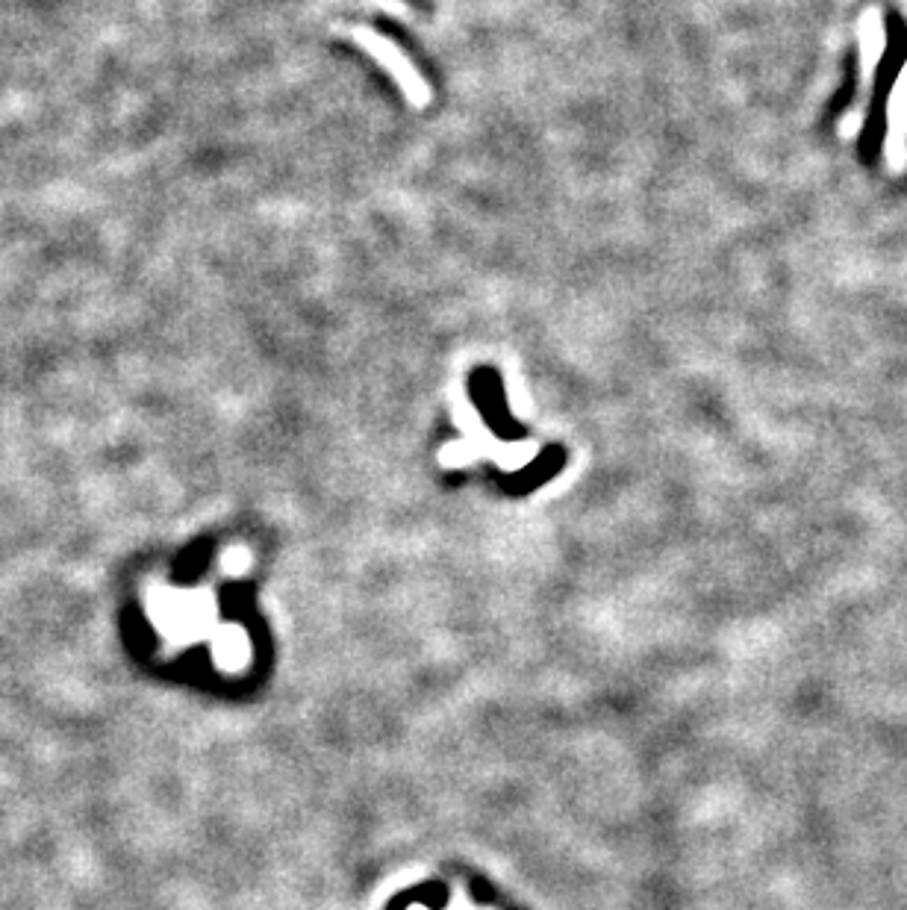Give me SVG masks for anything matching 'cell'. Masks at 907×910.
Wrapping results in <instances>:
<instances>
[{
	"label": "cell",
	"instance_id": "obj_2",
	"mask_svg": "<svg viewBox=\"0 0 907 910\" xmlns=\"http://www.w3.org/2000/svg\"><path fill=\"white\" fill-rule=\"evenodd\" d=\"M907 68L902 71L893 98H890V139H887V160L899 171L907 165Z\"/></svg>",
	"mask_w": 907,
	"mask_h": 910
},
{
	"label": "cell",
	"instance_id": "obj_6",
	"mask_svg": "<svg viewBox=\"0 0 907 910\" xmlns=\"http://www.w3.org/2000/svg\"><path fill=\"white\" fill-rule=\"evenodd\" d=\"M486 454H489V451L481 448L478 442H472V439H460V442H448V445L439 451V460H442V466L454 469V466L475 463L478 457H486Z\"/></svg>",
	"mask_w": 907,
	"mask_h": 910
},
{
	"label": "cell",
	"instance_id": "obj_4",
	"mask_svg": "<svg viewBox=\"0 0 907 910\" xmlns=\"http://www.w3.org/2000/svg\"><path fill=\"white\" fill-rule=\"evenodd\" d=\"M454 422L460 425V430L466 433V439H472V442H478L481 448L489 451V457H492V451H495V439H492V433L489 428L483 425L481 413L475 410V404L466 398V395H454Z\"/></svg>",
	"mask_w": 907,
	"mask_h": 910
},
{
	"label": "cell",
	"instance_id": "obj_1",
	"mask_svg": "<svg viewBox=\"0 0 907 910\" xmlns=\"http://www.w3.org/2000/svg\"><path fill=\"white\" fill-rule=\"evenodd\" d=\"M354 39H357L360 48L369 51V54L377 59V65H383V71L398 83V89H401V95L407 98L410 107L422 109L430 104L433 92H430L427 80L419 74V68H416L407 56L401 54L398 45H392L389 39H383V36L374 33V30H357Z\"/></svg>",
	"mask_w": 907,
	"mask_h": 910
},
{
	"label": "cell",
	"instance_id": "obj_5",
	"mask_svg": "<svg viewBox=\"0 0 907 910\" xmlns=\"http://www.w3.org/2000/svg\"><path fill=\"white\" fill-rule=\"evenodd\" d=\"M536 451H539V445L536 442H507V445H495V451H492V457L498 460V466L501 469H507V472H513V469H519V466H525V463H531L536 457Z\"/></svg>",
	"mask_w": 907,
	"mask_h": 910
},
{
	"label": "cell",
	"instance_id": "obj_3",
	"mask_svg": "<svg viewBox=\"0 0 907 910\" xmlns=\"http://www.w3.org/2000/svg\"><path fill=\"white\" fill-rule=\"evenodd\" d=\"M884 42H887V36H884L881 15L878 12H866L863 24H860V80H863V89H869L875 65L884 56Z\"/></svg>",
	"mask_w": 907,
	"mask_h": 910
}]
</instances>
